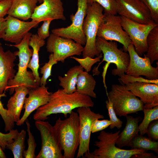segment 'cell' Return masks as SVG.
<instances>
[{"mask_svg":"<svg viewBox=\"0 0 158 158\" xmlns=\"http://www.w3.org/2000/svg\"><path fill=\"white\" fill-rule=\"evenodd\" d=\"M94 102L89 96L82 95L76 91L72 94L66 93L63 89H59L51 95L46 104L38 108L34 114L35 121H44L53 114L61 113L66 117L73 110L82 107H93Z\"/></svg>","mask_w":158,"mask_h":158,"instance_id":"cell-1","label":"cell"},{"mask_svg":"<svg viewBox=\"0 0 158 158\" xmlns=\"http://www.w3.org/2000/svg\"><path fill=\"white\" fill-rule=\"evenodd\" d=\"M94 145L98 148L93 151L87 152L83 158H157L152 153L141 149L125 150L116 146V140L120 130L113 133L101 131Z\"/></svg>","mask_w":158,"mask_h":158,"instance_id":"cell-2","label":"cell"},{"mask_svg":"<svg viewBox=\"0 0 158 158\" xmlns=\"http://www.w3.org/2000/svg\"><path fill=\"white\" fill-rule=\"evenodd\" d=\"M96 45L98 51L100 53H102L103 54V57L102 61L97 67L93 68L92 71L93 75H99L100 72L98 70V68L100 65L104 61L107 62L103 67L102 76L104 86L106 93H107L105 76L109 64L113 63L116 65V68L112 70V74L120 77L125 74L126 71L129 64L130 56L127 52L123 51L118 48L117 44L115 41H109L97 37Z\"/></svg>","mask_w":158,"mask_h":158,"instance_id":"cell-3","label":"cell"},{"mask_svg":"<svg viewBox=\"0 0 158 158\" xmlns=\"http://www.w3.org/2000/svg\"><path fill=\"white\" fill-rule=\"evenodd\" d=\"M32 35L29 32L19 44L7 45L18 49L14 53L19 59L18 71L13 78L8 81L6 88V90H8L10 95L13 93L15 88L18 86H23L30 90L40 86L36 82L32 71L27 70L32 54V49L30 48L29 44Z\"/></svg>","mask_w":158,"mask_h":158,"instance_id":"cell-4","label":"cell"},{"mask_svg":"<svg viewBox=\"0 0 158 158\" xmlns=\"http://www.w3.org/2000/svg\"><path fill=\"white\" fill-rule=\"evenodd\" d=\"M68 117L59 118L54 126L63 151V158H73L80 144V119L77 112L72 111Z\"/></svg>","mask_w":158,"mask_h":158,"instance_id":"cell-5","label":"cell"},{"mask_svg":"<svg viewBox=\"0 0 158 158\" xmlns=\"http://www.w3.org/2000/svg\"><path fill=\"white\" fill-rule=\"evenodd\" d=\"M103 11V8L97 3L88 4L83 25L86 39L82 53L83 58L89 56L93 58L101 54L97 48L96 41L98 28L104 20Z\"/></svg>","mask_w":158,"mask_h":158,"instance_id":"cell-6","label":"cell"},{"mask_svg":"<svg viewBox=\"0 0 158 158\" xmlns=\"http://www.w3.org/2000/svg\"><path fill=\"white\" fill-rule=\"evenodd\" d=\"M107 95L116 115L126 116L129 114L143 111L145 109L143 103L124 85L113 84Z\"/></svg>","mask_w":158,"mask_h":158,"instance_id":"cell-7","label":"cell"},{"mask_svg":"<svg viewBox=\"0 0 158 158\" xmlns=\"http://www.w3.org/2000/svg\"><path fill=\"white\" fill-rule=\"evenodd\" d=\"M35 125L42 140L41 149L36 158H63L62 148L54 126L42 120L36 121Z\"/></svg>","mask_w":158,"mask_h":158,"instance_id":"cell-8","label":"cell"},{"mask_svg":"<svg viewBox=\"0 0 158 158\" xmlns=\"http://www.w3.org/2000/svg\"><path fill=\"white\" fill-rule=\"evenodd\" d=\"M78 9L75 13L70 16L71 24L66 28L54 29L52 33L60 37L71 39L82 45H85L86 39L83 25L88 6L87 0H78Z\"/></svg>","mask_w":158,"mask_h":158,"instance_id":"cell-9","label":"cell"},{"mask_svg":"<svg viewBox=\"0 0 158 158\" xmlns=\"http://www.w3.org/2000/svg\"><path fill=\"white\" fill-rule=\"evenodd\" d=\"M104 21L98 29L97 37L107 40L118 42L123 45L124 51L131 43L130 38L121 25V17L117 15L104 13Z\"/></svg>","mask_w":158,"mask_h":158,"instance_id":"cell-10","label":"cell"},{"mask_svg":"<svg viewBox=\"0 0 158 158\" xmlns=\"http://www.w3.org/2000/svg\"><path fill=\"white\" fill-rule=\"evenodd\" d=\"M121 17L123 29L128 35L136 52L142 56L147 50L146 40L149 33L158 24L152 20L148 24H143Z\"/></svg>","mask_w":158,"mask_h":158,"instance_id":"cell-11","label":"cell"},{"mask_svg":"<svg viewBox=\"0 0 158 158\" xmlns=\"http://www.w3.org/2000/svg\"><path fill=\"white\" fill-rule=\"evenodd\" d=\"M83 47V45L71 39L52 33L50 34L47 42V51L53 54L55 60L62 63L68 57L82 54Z\"/></svg>","mask_w":158,"mask_h":158,"instance_id":"cell-12","label":"cell"},{"mask_svg":"<svg viewBox=\"0 0 158 158\" xmlns=\"http://www.w3.org/2000/svg\"><path fill=\"white\" fill-rule=\"evenodd\" d=\"M80 119V144L76 158L83 157L89 152V144L92 124L97 119H103L104 116L91 110L90 107H82L78 108Z\"/></svg>","mask_w":158,"mask_h":158,"instance_id":"cell-13","label":"cell"},{"mask_svg":"<svg viewBox=\"0 0 158 158\" xmlns=\"http://www.w3.org/2000/svg\"><path fill=\"white\" fill-rule=\"evenodd\" d=\"M130 56L128 66L125 74L134 77L143 75L149 80L158 79V65L153 67L149 58L144 54V57L139 56L131 43L127 48Z\"/></svg>","mask_w":158,"mask_h":158,"instance_id":"cell-14","label":"cell"},{"mask_svg":"<svg viewBox=\"0 0 158 158\" xmlns=\"http://www.w3.org/2000/svg\"><path fill=\"white\" fill-rule=\"evenodd\" d=\"M120 16L143 24L152 20L148 8L140 0H116Z\"/></svg>","mask_w":158,"mask_h":158,"instance_id":"cell-15","label":"cell"},{"mask_svg":"<svg viewBox=\"0 0 158 158\" xmlns=\"http://www.w3.org/2000/svg\"><path fill=\"white\" fill-rule=\"evenodd\" d=\"M48 87L42 85L29 90L28 96L26 97L24 102V113L19 120L16 123L17 125H23L33 111L47 103L52 93L48 91Z\"/></svg>","mask_w":158,"mask_h":158,"instance_id":"cell-16","label":"cell"},{"mask_svg":"<svg viewBox=\"0 0 158 158\" xmlns=\"http://www.w3.org/2000/svg\"><path fill=\"white\" fill-rule=\"evenodd\" d=\"M124 85L133 94L140 98L145 109L152 108L158 105V84L136 82Z\"/></svg>","mask_w":158,"mask_h":158,"instance_id":"cell-17","label":"cell"},{"mask_svg":"<svg viewBox=\"0 0 158 158\" xmlns=\"http://www.w3.org/2000/svg\"><path fill=\"white\" fill-rule=\"evenodd\" d=\"M5 18L6 27L3 39L15 44L20 43L30 29L39 24L32 21H25L9 15Z\"/></svg>","mask_w":158,"mask_h":158,"instance_id":"cell-18","label":"cell"},{"mask_svg":"<svg viewBox=\"0 0 158 158\" xmlns=\"http://www.w3.org/2000/svg\"><path fill=\"white\" fill-rule=\"evenodd\" d=\"M31 18L38 23L47 19L66 20L61 0H43L36 6Z\"/></svg>","mask_w":158,"mask_h":158,"instance_id":"cell-19","label":"cell"},{"mask_svg":"<svg viewBox=\"0 0 158 158\" xmlns=\"http://www.w3.org/2000/svg\"><path fill=\"white\" fill-rule=\"evenodd\" d=\"M16 56L10 50L4 51L0 46V94H4L8 81L14 77V63Z\"/></svg>","mask_w":158,"mask_h":158,"instance_id":"cell-20","label":"cell"},{"mask_svg":"<svg viewBox=\"0 0 158 158\" xmlns=\"http://www.w3.org/2000/svg\"><path fill=\"white\" fill-rule=\"evenodd\" d=\"M38 2L37 0H11L7 15L23 21L28 20L31 18Z\"/></svg>","mask_w":158,"mask_h":158,"instance_id":"cell-21","label":"cell"},{"mask_svg":"<svg viewBox=\"0 0 158 158\" xmlns=\"http://www.w3.org/2000/svg\"><path fill=\"white\" fill-rule=\"evenodd\" d=\"M126 117L125 127L119 133L116 141V145L120 148L126 146L130 147L132 139L138 134V123L142 119L140 116L134 117L127 115Z\"/></svg>","mask_w":158,"mask_h":158,"instance_id":"cell-22","label":"cell"},{"mask_svg":"<svg viewBox=\"0 0 158 158\" xmlns=\"http://www.w3.org/2000/svg\"><path fill=\"white\" fill-rule=\"evenodd\" d=\"M29 90V89L24 86H18L15 88V93L8 100L7 109L15 122L16 123L20 119L25 100Z\"/></svg>","mask_w":158,"mask_h":158,"instance_id":"cell-23","label":"cell"},{"mask_svg":"<svg viewBox=\"0 0 158 158\" xmlns=\"http://www.w3.org/2000/svg\"><path fill=\"white\" fill-rule=\"evenodd\" d=\"M45 44L44 40L39 37L37 34H32L29 42V46L32 48V54L28 68L31 69L37 83L40 85V78L38 70L39 67V52Z\"/></svg>","mask_w":158,"mask_h":158,"instance_id":"cell-24","label":"cell"},{"mask_svg":"<svg viewBox=\"0 0 158 158\" xmlns=\"http://www.w3.org/2000/svg\"><path fill=\"white\" fill-rule=\"evenodd\" d=\"M84 69L80 65L71 68L65 74L64 76H58L59 85L68 94H72L76 91V85L79 74Z\"/></svg>","mask_w":158,"mask_h":158,"instance_id":"cell-25","label":"cell"},{"mask_svg":"<svg viewBox=\"0 0 158 158\" xmlns=\"http://www.w3.org/2000/svg\"><path fill=\"white\" fill-rule=\"evenodd\" d=\"M96 81L92 75L86 71L82 72L78 75L76 83V91L80 94L96 98L94 90Z\"/></svg>","mask_w":158,"mask_h":158,"instance_id":"cell-26","label":"cell"},{"mask_svg":"<svg viewBox=\"0 0 158 158\" xmlns=\"http://www.w3.org/2000/svg\"><path fill=\"white\" fill-rule=\"evenodd\" d=\"M147 50L145 56L150 59L151 63L158 60V25L153 28L147 39Z\"/></svg>","mask_w":158,"mask_h":158,"instance_id":"cell-27","label":"cell"},{"mask_svg":"<svg viewBox=\"0 0 158 158\" xmlns=\"http://www.w3.org/2000/svg\"><path fill=\"white\" fill-rule=\"evenodd\" d=\"M131 149H141L147 151L152 150L158 154V142L138 134L132 140L130 146Z\"/></svg>","mask_w":158,"mask_h":158,"instance_id":"cell-28","label":"cell"},{"mask_svg":"<svg viewBox=\"0 0 158 158\" xmlns=\"http://www.w3.org/2000/svg\"><path fill=\"white\" fill-rule=\"evenodd\" d=\"M26 132L22 129L18 133L17 137L11 142L8 144L6 149L10 150L12 152L14 158H23L25 151V140Z\"/></svg>","mask_w":158,"mask_h":158,"instance_id":"cell-29","label":"cell"},{"mask_svg":"<svg viewBox=\"0 0 158 158\" xmlns=\"http://www.w3.org/2000/svg\"><path fill=\"white\" fill-rule=\"evenodd\" d=\"M144 116L141 123L139 125L140 135L146 133L147 128L152 121L158 119V105L150 109H144L143 111Z\"/></svg>","mask_w":158,"mask_h":158,"instance_id":"cell-30","label":"cell"},{"mask_svg":"<svg viewBox=\"0 0 158 158\" xmlns=\"http://www.w3.org/2000/svg\"><path fill=\"white\" fill-rule=\"evenodd\" d=\"M25 122L28 135V138L27 140L28 147L27 150H25L24 152L23 157L25 158H36V156L35 155V151L37 144L34 136L31 132V126L28 120L27 119Z\"/></svg>","mask_w":158,"mask_h":158,"instance_id":"cell-31","label":"cell"},{"mask_svg":"<svg viewBox=\"0 0 158 158\" xmlns=\"http://www.w3.org/2000/svg\"><path fill=\"white\" fill-rule=\"evenodd\" d=\"M58 61L54 58L52 53H51L49 56V61L45 63L40 68V73L42 74L40 78V85L45 86L47 84V79L51 75V71L52 66L57 63Z\"/></svg>","mask_w":158,"mask_h":158,"instance_id":"cell-32","label":"cell"},{"mask_svg":"<svg viewBox=\"0 0 158 158\" xmlns=\"http://www.w3.org/2000/svg\"><path fill=\"white\" fill-rule=\"evenodd\" d=\"M93 2L97 3L103 8L104 13L117 15L116 0H87L88 4H90Z\"/></svg>","mask_w":158,"mask_h":158,"instance_id":"cell-33","label":"cell"},{"mask_svg":"<svg viewBox=\"0 0 158 158\" xmlns=\"http://www.w3.org/2000/svg\"><path fill=\"white\" fill-rule=\"evenodd\" d=\"M103 57L102 54H100L95 58H94L89 56H87L83 58H79L74 56L70 57L77 61L85 71L89 72L91 70L92 66L97 62L100 61V59Z\"/></svg>","mask_w":158,"mask_h":158,"instance_id":"cell-34","label":"cell"},{"mask_svg":"<svg viewBox=\"0 0 158 158\" xmlns=\"http://www.w3.org/2000/svg\"><path fill=\"white\" fill-rule=\"evenodd\" d=\"M106 108L108 112L109 120L111 122L109 128L111 129L116 127L118 129H120L122 126L123 121L118 118L114 109L112 102L108 99L105 101Z\"/></svg>","mask_w":158,"mask_h":158,"instance_id":"cell-35","label":"cell"},{"mask_svg":"<svg viewBox=\"0 0 158 158\" xmlns=\"http://www.w3.org/2000/svg\"><path fill=\"white\" fill-rule=\"evenodd\" d=\"M18 133L17 129H13L7 133H4L0 132V145L3 150H5L8 144L13 141Z\"/></svg>","mask_w":158,"mask_h":158,"instance_id":"cell-36","label":"cell"},{"mask_svg":"<svg viewBox=\"0 0 158 158\" xmlns=\"http://www.w3.org/2000/svg\"><path fill=\"white\" fill-rule=\"evenodd\" d=\"M118 80L121 84L123 85L136 82H145L158 84V79L155 80L145 79L140 76L134 77L126 74L120 77Z\"/></svg>","mask_w":158,"mask_h":158,"instance_id":"cell-37","label":"cell"},{"mask_svg":"<svg viewBox=\"0 0 158 158\" xmlns=\"http://www.w3.org/2000/svg\"><path fill=\"white\" fill-rule=\"evenodd\" d=\"M148 8L152 18L158 24V0H140Z\"/></svg>","mask_w":158,"mask_h":158,"instance_id":"cell-38","label":"cell"},{"mask_svg":"<svg viewBox=\"0 0 158 158\" xmlns=\"http://www.w3.org/2000/svg\"><path fill=\"white\" fill-rule=\"evenodd\" d=\"M97 119L93 123L91 129L92 133L103 130L109 126L111 124L109 120H99Z\"/></svg>","mask_w":158,"mask_h":158,"instance_id":"cell-39","label":"cell"},{"mask_svg":"<svg viewBox=\"0 0 158 158\" xmlns=\"http://www.w3.org/2000/svg\"><path fill=\"white\" fill-rule=\"evenodd\" d=\"M53 20L47 19L43 21L40 27L38 28L37 35L40 38L44 40L50 36L49 28L50 24Z\"/></svg>","mask_w":158,"mask_h":158,"instance_id":"cell-40","label":"cell"},{"mask_svg":"<svg viewBox=\"0 0 158 158\" xmlns=\"http://www.w3.org/2000/svg\"><path fill=\"white\" fill-rule=\"evenodd\" d=\"M146 133L149 138L153 140L158 141V120H154L150 123L147 128Z\"/></svg>","mask_w":158,"mask_h":158,"instance_id":"cell-41","label":"cell"},{"mask_svg":"<svg viewBox=\"0 0 158 158\" xmlns=\"http://www.w3.org/2000/svg\"><path fill=\"white\" fill-rule=\"evenodd\" d=\"M11 0L0 1V18H4L7 15L11 4Z\"/></svg>","mask_w":158,"mask_h":158,"instance_id":"cell-42","label":"cell"},{"mask_svg":"<svg viewBox=\"0 0 158 158\" xmlns=\"http://www.w3.org/2000/svg\"><path fill=\"white\" fill-rule=\"evenodd\" d=\"M5 94H0V115L4 122L9 121L11 119V116L7 109L4 108L3 105L1 101V98L3 97H5Z\"/></svg>","mask_w":158,"mask_h":158,"instance_id":"cell-43","label":"cell"},{"mask_svg":"<svg viewBox=\"0 0 158 158\" xmlns=\"http://www.w3.org/2000/svg\"><path fill=\"white\" fill-rule=\"evenodd\" d=\"M6 27V21L5 18H0V39H3Z\"/></svg>","mask_w":158,"mask_h":158,"instance_id":"cell-44","label":"cell"},{"mask_svg":"<svg viewBox=\"0 0 158 158\" xmlns=\"http://www.w3.org/2000/svg\"><path fill=\"white\" fill-rule=\"evenodd\" d=\"M6 157L3 150L0 145V158H6Z\"/></svg>","mask_w":158,"mask_h":158,"instance_id":"cell-45","label":"cell"},{"mask_svg":"<svg viewBox=\"0 0 158 158\" xmlns=\"http://www.w3.org/2000/svg\"><path fill=\"white\" fill-rule=\"evenodd\" d=\"M40 3H42V2L43 0H37Z\"/></svg>","mask_w":158,"mask_h":158,"instance_id":"cell-46","label":"cell"},{"mask_svg":"<svg viewBox=\"0 0 158 158\" xmlns=\"http://www.w3.org/2000/svg\"><path fill=\"white\" fill-rule=\"evenodd\" d=\"M2 45L1 43L0 42V46Z\"/></svg>","mask_w":158,"mask_h":158,"instance_id":"cell-47","label":"cell"},{"mask_svg":"<svg viewBox=\"0 0 158 158\" xmlns=\"http://www.w3.org/2000/svg\"><path fill=\"white\" fill-rule=\"evenodd\" d=\"M3 0H0V1Z\"/></svg>","mask_w":158,"mask_h":158,"instance_id":"cell-48","label":"cell"}]
</instances>
